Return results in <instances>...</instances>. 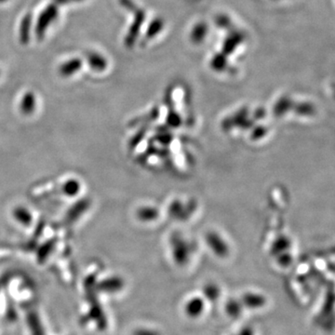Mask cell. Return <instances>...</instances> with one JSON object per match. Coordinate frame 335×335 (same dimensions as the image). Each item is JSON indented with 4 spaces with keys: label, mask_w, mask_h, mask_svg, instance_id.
<instances>
[{
    "label": "cell",
    "mask_w": 335,
    "mask_h": 335,
    "mask_svg": "<svg viewBox=\"0 0 335 335\" xmlns=\"http://www.w3.org/2000/svg\"><path fill=\"white\" fill-rule=\"evenodd\" d=\"M120 4L125 8H128V10H131L134 12V21L133 24L130 26L128 35L126 36L125 39V44L127 47H132V44L135 42L136 40L138 39L139 35V29L141 27V24L145 20V12L143 8H139L136 6L135 3H133L131 0H120Z\"/></svg>",
    "instance_id": "1"
},
{
    "label": "cell",
    "mask_w": 335,
    "mask_h": 335,
    "mask_svg": "<svg viewBox=\"0 0 335 335\" xmlns=\"http://www.w3.org/2000/svg\"><path fill=\"white\" fill-rule=\"evenodd\" d=\"M57 17L58 8L55 4H49L42 10L35 28V33L38 40H41L44 38L48 26L55 21Z\"/></svg>",
    "instance_id": "2"
},
{
    "label": "cell",
    "mask_w": 335,
    "mask_h": 335,
    "mask_svg": "<svg viewBox=\"0 0 335 335\" xmlns=\"http://www.w3.org/2000/svg\"><path fill=\"white\" fill-rule=\"evenodd\" d=\"M87 62L88 65L90 66L91 69L94 71H104L105 68L107 67V61L104 58V56L101 55L100 53L95 52V51H89L86 54Z\"/></svg>",
    "instance_id": "3"
},
{
    "label": "cell",
    "mask_w": 335,
    "mask_h": 335,
    "mask_svg": "<svg viewBox=\"0 0 335 335\" xmlns=\"http://www.w3.org/2000/svg\"><path fill=\"white\" fill-rule=\"evenodd\" d=\"M81 66H82V61L80 58H73L60 66L59 73L64 78H68V77L73 76L74 74L79 72Z\"/></svg>",
    "instance_id": "4"
},
{
    "label": "cell",
    "mask_w": 335,
    "mask_h": 335,
    "mask_svg": "<svg viewBox=\"0 0 335 335\" xmlns=\"http://www.w3.org/2000/svg\"><path fill=\"white\" fill-rule=\"evenodd\" d=\"M204 301L201 298L195 297L185 304V313L191 318H198L204 310Z\"/></svg>",
    "instance_id": "5"
},
{
    "label": "cell",
    "mask_w": 335,
    "mask_h": 335,
    "mask_svg": "<svg viewBox=\"0 0 335 335\" xmlns=\"http://www.w3.org/2000/svg\"><path fill=\"white\" fill-rule=\"evenodd\" d=\"M240 301L243 304V306L251 308V309H256L264 305L265 298L263 295L256 294V293H247L242 296Z\"/></svg>",
    "instance_id": "6"
},
{
    "label": "cell",
    "mask_w": 335,
    "mask_h": 335,
    "mask_svg": "<svg viewBox=\"0 0 335 335\" xmlns=\"http://www.w3.org/2000/svg\"><path fill=\"white\" fill-rule=\"evenodd\" d=\"M32 15L26 14L22 19L20 30H19V38L20 41L23 44H27L30 40V32H31V26H32Z\"/></svg>",
    "instance_id": "7"
},
{
    "label": "cell",
    "mask_w": 335,
    "mask_h": 335,
    "mask_svg": "<svg viewBox=\"0 0 335 335\" xmlns=\"http://www.w3.org/2000/svg\"><path fill=\"white\" fill-rule=\"evenodd\" d=\"M36 109V96L35 94L29 91L26 92L21 102H20V110L24 115H31L33 112Z\"/></svg>",
    "instance_id": "8"
},
{
    "label": "cell",
    "mask_w": 335,
    "mask_h": 335,
    "mask_svg": "<svg viewBox=\"0 0 335 335\" xmlns=\"http://www.w3.org/2000/svg\"><path fill=\"white\" fill-rule=\"evenodd\" d=\"M243 304L241 303L240 300H238V299H230L227 303H226V306H225V309H226V312L227 314L236 319V318H239L241 316L242 314V311H243Z\"/></svg>",
    "instance_id": "9"
},
{
    "label": "cell",
    "mask_w": 335,
    "mask_h": 335,
    "mask_svg": "<svg viewBox=\"0 0 335 335\" xmlns=\"http://www.w3.org/2000/svg\"><path fill=\"white\" fill-rule=\"evenodd\" d=\"M13 216L19 223L28 225L32 222L31 212L24 207H17L13 210Z\"/></svg>",
    "instance_id": "10"
},
{
    "label": "cell",
    "mask_w": 335,
    "mask_h": 335,
    "mask_svg": "<svg viewBox=\"0 0 335 335\" xmlns=\"http://www.w3.org/2000/svg\"><path fill=\"white\" fill-rule=\"evenodd\" d=\"M80 190V184L79 181L77 180H69L64 183L63 186V191H64L65 196L68 197H74L78 195V193Z\"/></svg>",
    "instance_id": "11"
},
{
    "label": "cell",
    "mask_w": 335,
    "mask_h": 335,
    "mask_svg": "<svg viewBox=\"0 0 335 335\" xmlns=\"http://www.w3.org/2000/svg\"><path fill=\"white\" fill-rule=\"evenodd\" d=\"M204 295L206 296L208 300L209 301H215L218 299L219 294H220V290L216 285L213 284H208L207 286L204 288Z\"/></svg>",
    "instance_id": "12"
},
{
    "label": "cell",
    "mask_w": 335,
    "mask_h": 335,
    "mask_svg": "<svg viewBox=\"0 0 335 335\" xmlns=\"http://www.w3.org/2000/svg\"><path fill=\"white\" fill-rule=\"evenodd\" d=\"M207 32V27L205 24H201L195 27V30L192 33V40L195 42H200L204 39Z\"/></svg>",
    "instance_id": "13"
},
{
    "label": "cell",
    "mask_w": 335,
    "mask_h": 335,
    "mask_svg": "<svg viewBox=\"0 0 335 335\" xmlns=\"http://www.w3.org/2000/svg\"><path fill=\"white\" fill-rule=\"evenodd\" d=\"M232 335H254V331H253L252 328L250 327V326H245V327L242 328L240 332Z\"/></svg>",
    "instance_id": "14"
},
{
    "label": "cell",
    "mask_w": 335,
    "mask_h": 335,
    "mask_svg": "<svg viewBox=\"0 0 335 335\" xmlns=\"http://www.w3.org/2000/svg\"><path fill=\"white\" fill-rule=\"evenodd\" d=\"M135 335H160L158 332L156 331H152V330H145V329H142V330H138L135 333Z\"/></svg>",
    "instance_id": "15"
},
{
    "label": "cell",
    "mask_w": 335,
    "mask_h": 335,
    "mask_svg": "<svg viewBox=\"0 0 335 335\" xmlns=\"http://www.w3.org/2000/svg\"><path fill=\"white\" fill-rule=\"evenodd\" d=\"M83 0H54V2L57 3V4H60V5H64V4H67V3H70V2H81Z\"/></svg>",
    "instance_id": "16"
},
{
    "label": "cell",
    "mask_w": 335,
    "mask_h": 335,
    "mask_svg": "<svg viewBox=\"0 0 335 335\" xmlns=\"http://www.w3.org/2000/svg\"><path fill=\"white\" fill-rule=\"evenodd\" d=\"M5 1H7V0H0V3H3V2H5Z\"/></svg>",
    "instance_id": "17"
}]
</instances>
